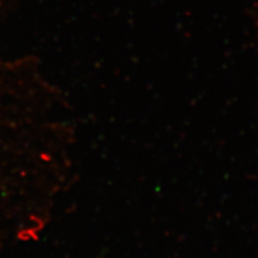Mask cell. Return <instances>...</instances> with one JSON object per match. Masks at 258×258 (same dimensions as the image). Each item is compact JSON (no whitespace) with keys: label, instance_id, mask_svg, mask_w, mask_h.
I'll return each instance as SVG.
<instances>
[{"label":"cell","instance_id":"6da1fadb","mask_svg":"<svg viewBox=\"0 0 258 258\" xmlns=\"http://www.w3.org/2000/svg\"><path fill=\"white\" fill-rule=\"evenodd\" d=\"M21 0H0V35ZM63 101L43 64L0 43V161L43 157L61 129Z\"/></svg>","mask_w":258,"mask_h":258}]
</instances>
